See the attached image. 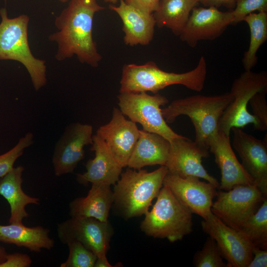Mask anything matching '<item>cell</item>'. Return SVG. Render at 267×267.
Listing matches in <instances>:
<instances>
[{
  "instance_id": "1",
  "label": "cell",
  "mask_w": 267,
  "mask_h": 267,
  "mask_svg": "<svg viewBox=\"0 0 267 267\" xmlns=\"http://www.w3.org/2000/svg\"><path fill=\"white\" fill-rule=\"evenodd\" d=\"M104 8L96 0H69L55 19L57 31L48 36L49 40L57 45V60L76 55L82 63L93 67L99 65L102 57L93 39V21L95 14Z\"/></svg>"
},
{
  "instance_id": "2",
  "label": "cell",
  "mask_w": 267,
  "mask_h": 267,
  "mask_svg": "<svg viewBox=\"0 0 267 267\" xmlns=\"http://www.w3.org/2000/svg\"><path fill=\"white\" fill-rule=\"evenodd\" d=\"M207 72V63L203 56L194 69L182 73L165 71L153 61L142 65L125 64L122 69L120 92L151 91L156 94L174 85H182L199 92L204 88Z\"/></svg>"
},
{
  "instance_id": "3",
  "label": "cell",
  "mask_w": 267,
  "mask_h": 267,
  "mask_svg": "<svg viewBox=\"0 0 267 267\" xmlns=\"http://www.w3.org/2000/svg\"><path fill=\"white\" fill-rule=\"evenodd\" d=\"M129 168L114 184L113 203L122 216L131 219L145 215L157 196L168 173L166 166L148 172Z\"/></svg>"
},
{
  "instance_id": "4",
  "label": "cell",
  "mask_w": 267,
  "mask_h": 267,
  "mask_svg": "<svg viewBox=\"0 0 267 267\" xmlns=\"http://www.w3.org/2000/svg\"><path fill=\"white\" fill-rule=\"evenodd\" d=\"M232 99L230 92L213 96L197 94L175 100L161 111L168 123L180 115L189 117L195 128L194 141L209 149L208 140L219 132L221 118Z\"/></svg>"
},
{
  "instance_id": "5",
  "label": "cell",
  "mask_w": 267,
  "mask_h": 267,
  "mask_svg": "<svg viewBox=\"0 0 267 267\" xmlns=\"http://www.w3.org/2000/svg\"><path fill=\"white\" fill-rule=\"evenodd\" d=\"M0 61L14 60L27 70L36 91L46 85L45 61L36 58L30 48L28 28L29 17L21 14L9 18L5 8L0 9Z\"/></svg>"
},
{
  "instance_id": "6",
  "label": "cell",
  "mask_w": 267,
  "mask_h": 267,
  "mask_svg": "<svg viewBox=\"0 0 267 267\" xmlns=\"http://www.w3.org/2000/svg\"><path fill=\"white\" fill-rule=\"evenodd\" d=\"M150 211L145 214L140 229L149 236L181 240L192 231V213L171 190L163 185Z\"/></svg>"
},
{
  "instance_id": "7",
  "label": "cell",
  "mask_w": 267,
  "mask_h": 267,
  "mask_svg": "<svg viewBox=\"0 0 267 267\" xmlns=\"http://www.w3.org/2000/svg\"><path fill=\"white\" fill-rule=\"evenodd\" d=\"M267 90V73L245 71L235 79L230 92L233 99L223 112L219 125V131L229 136L233 127L243 128L252 124L259 131V124L247 108L251 97L256 93Z\"/></svg>"
},
{
  "instance_id": "8",
  "label": "cell",
  "mask_w": 267,
  "mask_h": 267,
  "mask_svg": "<svg viewBox=\"0 0 267 267\" xmlns=\"http://www.w3.org/2000/svg\"><path fill=\"white\" fill-rule=\"evenodd\" d=\"M118 99L122 113L132 121L139 123L143 130L159 134L169 142L182 136L168 126L163 116L160 107L168 103L166 97L158 93L151 95L146 92H123Z\"/></svg>"
},
{
  "instance_id": "9",
  "label": "cell",
  "mask_w": 267,
  "mask_h": 267,
  "mask_svg": "<svg viewBox=\"0 0 267 267\" xmlns=\"http://www.w3.org/2000/svg\"><path fill=\"white\" fill-rule=\"evenodd\" d=\"M217 192L211 212L230 227L240 230L267 198L255 184H239Z\"/></svg>"
},
{
  "instance_id": "10",
  "label": "cell",
  "mask_w": 267,
  "mask_h": 267,
  "mask_svg": "<svg viewBox=\"0 0 267 267\" xmlns=\"http://www.w3.org/2000/svg\"><path fill=\"white\" fill-rule=\"evenodd\" d=\"M113 230L109 221L92 218L72 217L59 223L57 234L60 242L77 241L93 252L97 258H107Z\"/></svg>"
},
{
  "instance_id": "11",
  "label": "cell",
  "mask_w": 267,
  "mask_h": 267,
  "mask_svg": "<svg viewBox=\"0 0 267 267\" xmlns=\"http://www.w3.org/2000/svg\"><path fill=\"white\" fill-rule=\"evenodd\" d=\"M209 156V149L181 136L170 142L166 166L168 173L182 178L195 176L209 182L218 188L219 182L203 167V158Z\"/></svg>"
},
{
  "instance_id": "12",
  "label": "cell",
  "mask_w": 267,
  "mask_h": 267,
  "mask_svg": "<svg viewBox=\"0 0 267 267\" xmlns=\"http://www.w3.org/2000/svg\"><path fill=\"white\" fill-rule=\"evenodd\" d=\"M201 226L215 240L228 267H248L253 247L239 231L226 225L212 212L202 221Z\"/></svg>"
},
{
  "instance_id": "13",
  "label": "cell",
  "mask_w": 267,
  "mask_h": 267,
  "mask_svg": "<svg viewBox=\"0 0 267 267\" xmlns=\"http://www.w3.org/2000/svg\"><path fill=\"white\" fill-rule=\"evenodd\" d=\"M92 130L91 125L78 122L66 127L55 145L52 157L56 176L73 172L84 158V147L92 143Z\"/></svg>"
},
{
  "instance_id": "14",
  "label": "cell",
  "mask_w": 267,
  "mask_h": 267,
  "mask_svg": "<svg viewBox=\"0 0 267 267\" xmlns=\"http://www.w3.org/2000/svg\"><path fill=\"white\" fill-rule=\"evenodd\" d=\"M163 185L192 214L205 219L211 212L213 200L218 192V188L212 183L195 176L182 178L167 173Z\"/></svg>"
},
{
  "instance_id": "15",
  "label": "cell",
  "mask_w": 267,
  "mask_h": 267,
  "mask_svg": "<svg viewBox=\"0 0 267 267\" xmlns=\"http://www.w3.org/2000/svg\"><path fill=\"white\" fill-rule=\"evenodd\" d=\"M232 146L242 160V165L254 184L267 196V140L256 138L233 127Z\"/></svg>"
},
{
  "instance_id": "16",
  "label": "cell",
  "mask_w": 267,
  "mask_h": 267,
  "mask_svg": "<svg viewBox=\"0 0 267 267\" xmlns=\"http://www.w3.org/2000/svg\"><path fill=\"white\" fill-rule=\"evenodd\" d=\"M232 10L220 11L215 7H194L179 35L180 40L194 47L201 40H213L232 25Z\"/></svg>"
},
{
  "instance_id": "17",
  "label": "cell",
  "mask_w": 267,
  "mask_h": 267,
  "mask_svg": "<svg viewBox=\"0 0 267 267\" xmlns=\"http://www.w3.org/2000/svg\"><path fill=\"white\" fill-rule=\"evenodd\" d=\"M96 134L105 143L114 159L123 168L128 161L139 135L136 123L127 120L114 107L110 122L100 126Z\"/></svg>"
},
{
  "instance_id": "18",
  "label": "cell",
  "mask_w": 267,
  "mask_h": 267,
  "mask_svg": "<svg viewBox=\"0 0 267 267\" xmlns=\"http://www.w3.org/2000/svg\"><path fill=\"white\" fill-rule=\"evenodd\" d=\"M207 145L221 171L219 189L228 191L237 185L254 184L233 152L229 136L219 131L210 138Z\"/></svg>"
},
{
  "instance_id": "19",
  "label": "cell",
  "mask_w": 267,
  "mask_h": 267,
  "mask_svg": "<svg viewBox=\"0 0 267 267\" xmlns=\"http://www.w3.org/2000/svg\"><path fill=\"white\" fill-rule=\"evenodd\" d=\"M90 150L95 156L88 161L86 171L77 174L76 179L80 184L114 185L118 180L123 168L118 163L104 141L96 134L92 135Z\"/></svg>"
},
{
  "instance_id": "20",
  "label": "cell",
  "mask_w": 267,
  "mask_h": 267,
  "mask_svg": "<svg viewBox=\"0 0 267 267\" xmlns=\"http://www.w3.org/2000/svg\"><path fill=\"white\" fill-rule=\"evenodd\" d=\"M109 8L120 17L123 24L124 42L127 45H148L152 40L156 22L153 14L143 11L120 0L118 6Z\"/></svg>"
},
{
  "instance_id": "21",
  "label": "cell",
  "mask_w": 267,
  "mask_h": 267,
  "mask_svg": "<svg viewBox=\"0 0 267 267\" xmlns=\"http://www.w3.org/2000/svg\"><path fill=\"white\" fill-rule=\"evenodd\" d=\"M24 170L22 166L14 167L0 178V195L7 201L10 207L9 223L23 224V219L29 215L26 207L28 204L40 203L38 198L28 195L22 189Z\"/></svg>"
},
{
  "instance_id": "22",
  "label": "cell",
  "mask_w": 267,
  "mask_h": 267,
  "mask_svg": "<svg viewBox=\"0 0 267 267\" xmlns=\"http://www.w3.org/2000/svg\"><path fill=\"white\" fill-rule=\"evenodd\" d=\"M170 142L161 135L139 130V135L129 159L127 166L139 170L147 166H165Z\"/></svg>"
},
{
  "instance_id": "23",
  "label": "cell",
  "mask_w": 267,
  "mask_h": 267,
  "mask_svg": "<svg viewBox=\"0 0 267 267\" xmlns=\"http://www.w3.org/2000/svg\"><path fill=\"white\" fill-rule=\"evenodd\" d=\"M85 197H78L69 205V214L72 217L92 218L102 222L108 221L113 203V190L110 185L91 184Z\"/></svg>"
},
{
  "instance_id": "24",
  "label": "cell",
  "mask_w": 267,
  "mask_h": 267,
  "mask_svg": "<svg viewBox=\"0 0 267 267\" xmlns=\"http://www.w3.org/2000/svg\"><path fill=\"white\" fill-rule=\"evenodd\" d=\"M49 229L42 226L27 227L23 224H0V242L24 247L39 253L43 249L51 250L54 240L49 236Z\"/></svg>"
},
{
  "instance_id": "25",
  "label": "cell",
  "mask_w": 267,
  "mask_h": 267,
  "mask_svg": "<svg viewBox=\"0 0 267 267\" xmlns=\"http://www.w3.org/2000/svg\"><path fill=\"white\" fill-rule=\"evenodd\" d=\"M198 3V0H160L157 10L153 13L156 25L169 28L179 36L192 9Z\"/></svg>"
},
{
  "instance_id": "26",
  "label": "cell",
  "mask_w": 267,
  "mask_h": 267,
  "mask_svg": "<svg viewBox=\"0 0 267 267\" xmlns=\"http://www.w3.org/2000/svg\"><path fill=\"white\" fill-rule=\"evenodd\" d=\"M243 21L249 28L250 38L249 47L243 56L242 63L245 71H251L258 62L257 52L267 40V12L252 13Z\"/></svg>"
},
{
  "instance_id": "27",
  "label": "cell",
  "mask_w": 267,
  "mask_h": 267,
  "mask_svg": "<svg viewBox=\"0 0 267 267\" xmlns=\"http://www.w3.org/2000/svg\"><path fill=\"white\" fill-rule=\"evenodd\" d=\"M253 247L267 249V198L239 230Z\"/></svg>"
},
{
  "instance_id": "28",
  "label": "cell",
  "mask_w": 267,
  "mask_h": 267,
  "mask_svg": "<svg viewBox=\"0 0 267 267\" xmlns=\"http://www.w3.org/2000/svg\"><path fill=\"white\" fill-rule=\"evenodd\" d=\"M193 264L196 267H228L217 243L210 236L207 238L202 248L195 253Z\"/></svg>"
},
{
  "instance_id": "29",
  "label": "cell",
  "mask_w": 267,
  "mask_h": 267,
  "mask_svg": "<svg viewBox=\"0 0 267 267\" xmlns=\"http://www.w3.org/2000/svg\"><path fill=\"white\" fill-rule=\"evenodd\" d=\"M69 255L60 267H94L97 256L77 241H71L67 244Z\"/></svg>"
},
{
  "instance_id": "30",
  "label": "cell",
  "mask_w": 267,
  "mask_h": 267,
  "mask_svg": "<svg viewBox=\"0 0 267 267\" xmlns=\"http://www.w3.org/2000/svg\"><path fill=\"white\" fill-rule=\"evenodd\" d=\"M34 143V134L27 133L21 137L16 144L7 152L0 155V178L13 168L16 161L23 155L25 149Z\"/></svg>"
},
{
  "instance_id": "31",
  "label": "cell",
  "mask_w": 267,
  "mask_h": 267,
  "mask_svg": "<svg viewBox=\"0 0 267 267\" xmlns=\"http://www.w3.org/2000/svg\"><path fill=\"white\" fill-rule=\"evenodd\" d=\"M256 11L267 12V0H237L232 10V25L243 21L246 16Z\"/></svg>"
},
{
  "instance_id": "32",
  "label": "cell",
  "mask_w": 267,
  "mask_h": 267,
  "mask_svg": "<svg viewBox=\"0 0 267 267\" xmlns=\"http://www.w3.org/2000/svg\"><path fill=\"white\" fill-rule=\"evenodd\" d=\"M267 90L255 94L249 102L252 108L253 115L259 124V131L267 130V102L266 94Z\"/></svg>"
},
{
  "instance_id": "33",
  "label": "cell",
  "mask_w": 267,
  "mask_h": 267,
  "mask_svg": "<svg viewBox=\"0 0 267 267\" xmlns=\"http://www.w3.org/2000/svg\"><path fill=\"white\" fill-rule=\"evenodd\" d=\"M32 263L31 257L26 254H7L5 260L0 264V267H29Z\"/></svg>"
},
{
  "instance_id": "34",
  "label": "cell",
  "mask_w": 267,
  "mask_h": 267,
  "mask_svg": "<svg viewBox=\"0 0 267 267\" xmlns=\"http://www.w3.org/2000/svg\"><path fill=\"white\" fill-rule=\"evenodd\" d=\"M125 1L143 11L153 14L157 9L160 0H124Z\"/></svg>"
},
{
  "instance_id": "35",
  "label": "cell",
  "mask_w": 267,
  "mask_h": 267,
  "mask_svg": "<svg viewBox=\"0 0 267 267\" xmlns=\"http://www.w3.org/2000/svg\"><path fill=\"white\" fill-rule=\"evenodd\" d=\"M253 258L247 267H267V249L253 247Z\"/></svg>"
},
{
  "instance_id": "36",
  "label": "cell",
  "mask_w": 267,
  "mask_h": 267,
  "mask_svg": "<svg viewBox=\"0 0 267 267\" xmlns=\"http://www.w3.org/2000/svg\"><path fill=\"white\" fill-rule=\"evenodd\" d=\"M237 0H202L201 3L206 7H215L219 8L221 6L225 7L230 10L235 7Z\"/></svg>"
},
{
  "instance_id": "37",
  "label": "cell",
  "mask_w": 267,
  "mask_h": 267,
  "mask_svg": "<svg viewBox=\"0 0 267 267\" xmlns=\"http://www.w3.org/2000/svg\"><path fill=\"white\" fill-rule=\"evenodd\" d=\"M113 267L108 262L107 258L99 259L97 258V260L94 264V267Z\"/></svg>"
},
{
  "instance_id": "38",
  "label": "cell",
  "mask_w": 267,
  "mask_h": 267,
  "mask_svg": "<svg viewBox=\"0 0 267 267\" xmlns=\"http://www.w3.org/2000/svg\"><path fill=\"white\" fill-rule=\"evenodd\" d=\"M7 255L5 249L0 246V264L5 260Z\"/></svg>"
},
{
  "instance_id": "39",
  "label": "cell",
  "mask_w": 267,
  "mask_h": 267,
  "mask_svg": "<svg viewBox=\"0 0 267 267\" xmlns=\"http://www.w3.org/2000/svg\"><path fill=\"white\" fill-rule=\"evenodd\" d=\"M103 0L106 2H110L113 4L116 3L118 1V0Z\"/></svg>"
},
{
  "instance_id": "40",
  "label": "cell",
  "mask_w": 267,
  "mask_h": 267,
  "mask_svg": "<svg viewBox=\"0 0 267 267\" xmlns=\"http://www.w3.org/2000/svg\"><path fill=\"white\" fill-rule=\"evenodd\" d=\"M58 0L61 2H66L67 1H69L70 0Z\"/></svg>"
},
{
  "instance_id": "41",
  "label": "cell",
  "mask_w": 267,
  "mask_h": 267,
  "mask_svg": "<svg viewBox=\"0 0 267 267\" xmlns=\"http://www.w3.org/2000/svg\"><path fill=\"white\" fill-rule=\"evenodd\" d=\"M202 0H198L199 2H200Z\"/></svg>"
},
{
  "instance_id": "42",
  "label": "cell",
  "mask_w": 267,
  "mask_h": 267,
  "mask_svg": "<svg viewBox=\"0 0 267 267\" xmlns=\"http://www.w3.org/2000/svg\"><path fill=\"white\" fill-rule=\"evenodd\" d=\"M4 1L6 2L7 1V0H4Z\"/></svg>"
},
{
  "instance_id": "43",
  "label": "cell",
  "mask_w": 267,
  "mask_h": 267,
  "mask_svg": "<svg viewBox=\"0 0 267 267\" xmlns=\"http://www.w3.org/2000/svg\"></svg>"
}]
</instances>
